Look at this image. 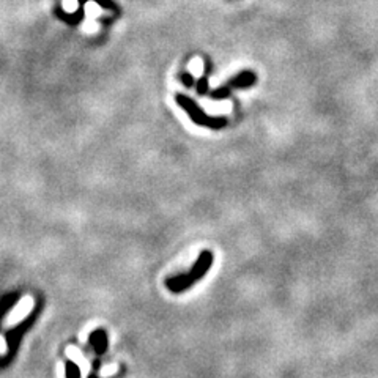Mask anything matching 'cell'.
Returning <instances> with one entry per match:
<instances>
[{"label": "cell", "mask_w": 378, "mask_h": 378, "mask_svg": "<svg viewBox=\"0 0 378 378\" xmlns=\"http://www.w3.org/2000/svg\"><path fill=\"white\" fill-rule=\"evenodd\" d=\"M211 263H213V252L208 250V249L207 250H202L199 259H197V262L191 268V271L169 277V279L166 281L167 289L172 293H183L185 290H188L189 287H192L197 281H200L202 277H205V274L211 268Z\"/></svg>", "instance_id": "obj_1"}, {"label": "cell", "mask_w": 378, "mask_h": 378, "mask_svg": "<svg viewBox=\"0 0 378 378\" xmlns=\"http://www.w3.org/2000/svg\"><path fill=\"white\" fill-rule=\"evenodd\" d=\"M176 103H178L186 112L188 115L192 118V121H195L197 124H202V126H208V128H222L225 124V120L224 118H211L208 117L204 111H202L192 99L183 96V95H178L176 96Z\"/></svg>", "instance_id": "obj_2"}, {"label": "cell", "mask_w": 378, "mask_h": 378, "mask_svg": "<svg viewBox=\"0 0 378 378\" xmlns=\"http://www.w3.org/2000/svg\"><path fill=\"white\" fill-rule=\"evenodd\" d=\"M254 82H256V74H254V73H250V71H244V73L238 74L237 78H233L227 85H224V87H221L219 90H216V92L213 93V96H214V98H224V96L229 95V92H230L232 88L249 87V85H252Z\"/></svg>", "instance_id": "obj_3"}, {"label": "cell", "mask_w": 378, "mask_h": 378, "mask_svg": "<svg viewBox=\"0 0 378 378\" xmlns=\"http://www.w3.org/2000/svg\"><path fill=\"white\" fill-rule=\"evenodd\" d=\"M27 301H29V299H27ZM27 301H22L24 304H21L14 314H11V317H10V320H8V323H10V325H11V323H17V321H19V320H21V318H22L25 314L29 312V309H30V306H32V304H29L27 308H25V302H27Z\"/></svg>", "instance_id": "obj_4"}, {"label": "cell", "mask_w": 378, "mask_h": 378, "mask_svg": "<svg viewBox=\"0 0 378 378\" xmlns=\"http://www.w3.org/2000/svg\"><path fill=\"white\" fill-rule=\"evenodd\" d=\"M93 339H95V344H96V348L99 350V351H103L104 348H106V334L104 333H96L95 336H93Z\"/></svg>", "instance_id": "obj_5"}, {"label": "cell", "mask_w": 378, "mask_h": 378, "mask_svg": "<svg viewBox=\"0 0 378 378\" xmlns=\"http://www.w3.org/2000/svg\"><path fill=\"white\" fill-rule=\"evenodd\" d=\"M207 85H208V81L205 79V78H202L200 81H199V84H197V92L202 95V93H205L207 92Z\"/></svg>", "instance_id": "obj_6"}, {"label": "cell", "mask_w": 378, "mask_h": 378, "mask_svg": "<svg viewBox=\"0 0 378 378\" xmlns=\"http://www.w3.org/2000/svg\"><path fill=\"white\" fill-rule=\"evenodd\" d=\"M96 4H99L101 7H104V8H115V5H114V2L112 0H95Z\"/></svg>", "instance_id": "obj_7"}, {"label": "cell", "mask_w": 378, "mask_h": 378, "mask_svg": "<svg viewBox=\"0 0 378 378\" xmlns=\"http://www.w3.org/2000/svg\"><path fill=\"white\" fill-rule=\"evenodd\" d=\"M182 79H183L185 85H188V87H191V85L194 84V81H192V78H191V74H183V76H182Z\"/></svg>", "instance_id": "obj_8"}]
</instances>
